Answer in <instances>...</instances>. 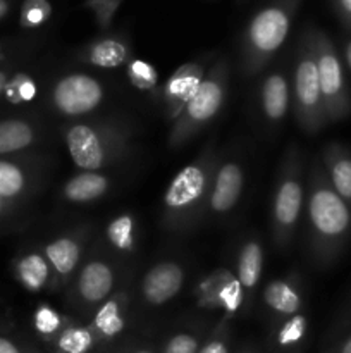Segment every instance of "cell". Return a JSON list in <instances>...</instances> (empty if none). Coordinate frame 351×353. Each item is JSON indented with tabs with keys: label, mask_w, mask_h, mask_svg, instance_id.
<instances>
[{
	"label": "cell",
	"mask_w": 351,
	"mask_h": 353,
	"mask_svg": "<svg viewBox=\"0 0 351 353\" xmlns=\"http://www.w3.org/2000/svg\"><path fill=\"white\" fill-rule=\"evenodd\" d=\"M306 252L313 265L327 269L339 261L351 240V209L330 186L320 159L306 171Z\"/></svg>",
	"instance_id": "6da1fadb"
},
{
	"label": "cell",
	"mask_w": 351,
	"mask_h": 353,
	"mask_svg": "<svg viewBox=\"0 0 351 353\" xmlns=\"http://www.w3.org/2000/svg\"><path fill=\"white\" fill-rule=\"evenodd\" d=\"M219 154L210 141L169 183L162 199V228L171 234L195 230L209 214V199Z\"/></svg>",
	"instance_id": "7a4b0ae2"
},
{
	"label": "cell",
	"mask_w": 351,
	"mask_h": 353,
	"mask_svg": "<svg viewBox=\"0 0 351 353\" xmlns=\"http://www.w3.org/2000/svg\"><path fill=\"white\" fill-rule=\"evenodd\" d=\"M303 0H265L248 19L240 37V71L255 78L265 71L288 34Z\"/></svg>",
	"instance_id": "3957f363"
},
{
	"label": "cell",
	"mask_w": 351,
	"mask_h": 353,
	"mask_svg": "<svg viewBox=\"0 0 351 353\" xmlns=\"http://www.w3.org/2000/svg\"><path fill=\"white\" fill-rule=\"evenodd\" d=\"M61 131L79 171L100 172L126 159L133 147V130L120 119L72 121Z\"/></svg>",
	"instance_id": "277c9868"
},
{
	"label": "cell",
	"mask_w": 351,
	"mask_h": 353,
	"mask_svg": "<svg viewBox=\"0 0 351 353\" xmlns=\"http://www.w3.org/2000/svg\"><path fill=\"white\" fill-rule=\"evenodd\" d=\"M306 200V171L298 145L291 143L282 157L270 203V230L277 250L286 252L298 231Z\"/></svg>",
	"instance_id": "5b68a950"
},
{
	"label": "cell",
	"mask_w": 351,
	"mask_h": 353,
	"mask_svg": "<svg viewBox=\"0 0 351 353\" xmlns=\"http://www.w3.org/2000/svg\"><path fill=\"white\" fill-rule=\"evenodd\" d=\"M229 78V61L226 57L217 59L206 71L198 92L193 95L184 110L172 123L171 131H169V147L172 150L184 147L203 128L209 126L219 116L227 99Z\"/></svg>",
	"instance_id": "8992f818"
},
{
	"label": "cell",
	"mask_w": 351,
	"mask_h": 353,
	"mask_svg": "<svg viewBox=\"0 0 351 353\" xmlns=\"http://www.w3.org/2000/svg\"><path fill=\"white\" fill-rule=\"evenodd\" d=\"M291 85L292 114L296 124L305 134H319L323 128L329 126V121L306 24L296 40Z\"/></svg>",
	"instance_id": "52a82bcc"
},
{
	"label": "cell",
	"mask_w": 351,
	"mask_h": 353,
	"mask_svg": "<svg viewBox=\"0 0 351 353\" xmlns=\"http://www.w3.org/2000/svg\"><path fill=\"white\" fill-rule=\"evenodd\" d=\"M319 71L326 114L329 124H337L351 116V85L339 47L327 31L317 24H306Z\"/></svg>",
	"instance_id": "ba28073f"
},
{
	"label": "cell",
	"mask_w": 351,
	"mask_h": 353,
	"mask_svg": "<svg viewBox=\"0 0 351 353\" xmlns=\"http://www.w3.org/2000/svg\"><path fill=\"white\" fill-rule=\"evenodd\" d=\"M105 97V86L98 78L86 72H69L54 83L48 100L61 116L81 119L98 110Z\"/></svg>",
	"instance_id": "9c48e42d"
},
{
	"label": "cell",
	"mask_w": 351,
	"mask_h": 353,
	"mask_svg": "<svg viewBox=\"0 0 351 353\" xmlns=\"http://www.w3.org/2000/svg\"><path fill=\"white\" fill-rule=\"evenodd\" d=\"M117 272L112 262L102 257H92L79 268L71 288V300L78 309L95 312L103 302L114 295Z\"/></svg>",
	"instance_id": "30bf717a"
},
{
	"label": "cell",
	"mask_w": 351,
	"mask_h": 353,
	"mask_svg": "<svg viewBox=\"0 0 351 353\" xmlns=\"http://www.w3.org/2000/svg\"><path fill=\"white\" fill-rule=\"evenodd\" d=\"M89 234H92L89 226H81L58 234L45 245L43 255L52 269V290L64 288L78 274L79 268L83 265Z\"/></svg>",
	"instance_id": "8fae6325"
},
{
	"label": "cell",
	"mask_w": 351,
	"mask_h": 353,
	"mask_svg": "<svg viewBox=\"0 0 351 353\" xmlns=\"http://www.w3.org/2000/svg\"><path fill=\"white\" fill-rule=\"evenodd\" d=\"M209 55L206 57L195 59V61L184 62L179 65L162 85L158 90L160 93L162 105H164L165 117L174 123L179 117V114L184 110L189 100L193 99L196 92H198L200 85L205 79L206 71H209Z\"/></svg>",
	"instance_id": "7c38bea8"
},
{
	"label": "cell",
	"mask_w": 351,
	"mask_h": 353,
	"mask_svg": "<svg viewBox=\"0 0 351 353\" xmlns=\"http://www.w3.org/2000/svg\"><path fill=\"white\" fill-rule=\"evenodd\" d=\"M244 190V165L240 159H220L209 199V214L215 219L227 217L240 203Z\"/></svg>",
	"instance_id": "4fadbf2b"
},
{
	"label": "cell",
	"mask_w": 351,
	"mask_h": 353,
	"mask_svg": "<svg viewBox=\"0 0 351 353\" xmlns=\"http://www.w3.org/2000/svg\"><path fill=\"white\" fill-rule=\"evenodd\" d=\"M186 283V269L181 262L164 259L151 265L143 274L140 285L141 300L148 307L167 305L182 292Z\"/></svg>",
	"instance_id": "5bb4252c"
},
{
	"label": "cell",
	"mask_w": 351,
	"mask_h": 353,
	"mask_svg": "<svg viewBox=\"0 0 351 353\" xmlns=\"http://www.w3.org/2000/svg\"><path fill=\"white\" fill-rule=\"evenodd\" d=\"M262 305L275 324L305 312V290L298 274L275 278L262 290Z\"/></svg>",
	"instance_id": "9a60e30c"
},
{
	"label": "cell",
	"mask_w": 351,
	"mask_h": 353,
	"mask_svg": "<svg viewBox=\"0 0 351 353\" xmlns=\"http://www.w3.org/2000/svg\"><path fill=\"white\" fill-rule=\"evenodd\" d=\"M258 102L265 124L272 130L281 126L291 103V81L284 69H274L262 79Z\"/></svg>",
	"instance_id": "2e32d148"
},
{
	"label": "cell",
	"mask_w": 351,
	"mask_h": 353,
	"mask_svg": "<svg viewBox=\"0 0 351 353\" xmlns=\"http://www.w3.org/2000/svg\"><path fill=\"white\" fill-rule=\"evenodd\" d=\"M78 59L93 68L117 69L127 65L133 59V48L124 34L102 33L78 52Z\"/></svg>",
	"instance_id": "e0dca14e"
},
{
	"label": "cell",
	"mask_w": 351,
	"mask_h": 353,
	"mask_svg": "<svg viewBox=\"0 0 351 353\" xmlns=\"http://www.w3.org/2000/svg\"><path fill=\"white\" fill-rule=\"evenodd\" d=\"M319 159L334 192L351 209V148L341 141H329L320 150Z\"/></svg>",
	"instance_id": "ac0fdd59"
},
{
	"label": "cell",
	"mask_w": 351,
	"mask_h": 353,
	"mask_svg": "<svg viewBox=\"0 0 351 353\" xmlns=\"http://www.w3.org/2000/svg\"><path fill=\"white\" fill-rule=\"evenodd\" d=\"M127 305H129L127 292L120 290L93 312L92 321L88 324L95 331L100 343H109L123 334V331L126 330Z\"/></svg>",
	"instance_id": "d6986e66"
},
{
	"label": "cell",
	"mask_w": 351,
	"mask_h": 353,
	"mask_svg": "<svg viewBox=\"0 0 351 353\" xmlns=\"http://www.w3.org/2000/svg\"><path fill=\"white\" fill-rule=\"evenodd\" d=\"M262 272H264V245L257 236H250L241 243L236 259V278L243 288L246 309L257 292Z\"/></svg>",
	"instance_id": "ffe728a7"
},
{
	"label": "cell",
	"mask_w": 351,
	"mask_h": 353,
	"mask_svg": "<svg viewBox=\"0 0 351 353\" xmlns=\"http://www.w3.org/2000/svg\"><path fill=\"white\" fill-rule=\"evenodd\" d=\"M112 181L107 174L98 171H79L64 183L61 199L74 205H85L105 196L110 192Z\"/></svg>",
	"instance_id": "44dd1931"
},
{
	"label": "cell",
	"mask_w": 351,
	"mask_h": 353,
	"mask_svg": "<svg viewBox=\"0 0 351 353\" xmlns=\"http://www.w3.org/2000/svg\"><path fill=\"white\" fill-rule=\"evenodd\" d=\"M234 272L227 268H217L203 276L195 288L196 305L202 310L222 309V296L227 285L234 279Z\"/></svg>",
	"instance_id": "7402d4cb"
},
{
	"label": "cell",
	"mask_w": 351,
	"mask_h": 353,
	"mask_svg": "<svg viewBox=\"0 0 351 353\" xmlns=\"http://www.w3.org/2000/svg\"><path fill=\"white\" fill-rule=\"evenodd\" d=\"M98 345V338L89 324H79L71 319L50 347L54 353H93Z\"/></svg>",
	"instance_id": "603a6c76"
},
{
	"label": "cell",
	"mask_w": 351,
	"mask_h": 353,
	"mask_svg": "<svg viewBox=\"0 0 351 353\" xmlns=\"http://www.w3.org/2000/svg\"><path fill=\"white\" fill-rule=\"evenodd\" d=\"M107 245L119 255H133L138 248V226L133 214H119L105 228Z\"/></svg>",
	"instance_id": "cb8c5ba5"
},
{
	"label": "cell",
	"mask_w": 351,
	"mask_h": 353,
	"mask_svg": "<svg viewBox=\"0 0 351 353\" xmlns=\"http://www.w3.org/2000/svg\"><path fill=\"white\" fill-rule=\"evenodd\" d=\"M17 278L21 285L30 292H40L43 288H50L52 285V269L45 255L28 254L17 262Z\"/></svg>",
	"instance_id": "d4e9b609"
},
{
	"label": "cell",
	"mask_w": 351,
	"mask_h": 353,
	"mask_svg": "<svg viewBox=\"0 0 351 353\" xmlns=\"http://www.w3.org/2000/svg\"><path fill=\"white\" fill-rule=\"evenodd\" d=\"M36 140V128L24 119L0 121V154H12L31 147Z\"/></svg>",
	"instance_id": "484cf974"
},
{
	"label": "cell",
	"mask_w": 351,
	"mask_h": 353,
	"mask_svg": "<svg viewBox=\"0 0 351 353\" xmlns=\"http://www.w3.org/2000/svg\"><path fill=\"white\" fill-rule=\"evenodd\" d=\"M306 334H308V316L305 312H299L277 323L272 334V341H274V347L282 352L296 350L299 345H303Z\"/></svg>",
	"instance_id": "4316f807"
},
{
	"label": "cell",
	"mask_w": 351,
	"mask_h": 353,
	"mask_svg": "<svg viewBox=\"0 0 351 353\" xmlns=\"http://www.w3.org/2000/svg\"><path fill=\"white\" fill-rule=\"evenodd\" d=\"M69 321H71L69 317L62 316L61 312H57L54 307L47 305V303L38 307L33 316L34 330L47 343H52L65 330Z\"/></svg>",
	"instance_id": "83f0119b"
},
{
	"label": "cell",
	"mask_w": 351,
	"mask_h": 353,
	"mask_svg": "<svg viewBox=\"0 0 351 353\" xmlns=\"http://www.w3.org/2000/svg\"><path fill=\"white\" fill-rule=\"evenodd\" d=\"M30 185L26 171L9 161H0V199H16Z\"/></svg>",
	"instance_id": "f1b7e54d"
},
{
	"label": "cell",
	"mask_w": 351,
	"mask_h": 353,
	"mask_svg": "<svg viewBox=\"0 0 351 353\" xmlns=\"http://www.w3.org/2000/svg\"><path fill=\"white\" fill-rule=\"evenodd\" d=\"M126 74L129 83L140 92H157L158 90V72L150 62L143 59L133 57L126 65Z\"/></svg>",
	"instance_id": "f546056e"
},
{
	"label": "cell",
	"mask_w": 351,
	"mask_h": 353,
	"mask_svg": "<svg viewBox=\"0 0 351 353\" xmlns=\"http://www.w3.org/2000/svg\"><path fill=\"white\" fill-rule=\"evenodd\" d=\"M203 343V331L198 327H188L172 333L165 340L162 353H198Z\"/></svg>",
	"instance_id": "4dcf8cb0"
},
{
	"label": "cell",
	"mask_w": 351,
	"mask_h": 353,
	"mask_svg": "<svg viewBox=\"0 0 351 353\" xmlns=\"http://www.w3.org/2000/svg\"><path fill=\"white\" fill-rule=\"evenodd\" d=\"M52 3L50 0H24L21 7V26L33 30L40 28L52 17Z\"/></svg>",
	"instance_id": "1f68e13d"
},
{
	"label": "cell",
	"mask_w": 351,
	"mask_h": 353,
	"mask_svg": "<svg viewBox=\"0 0 351 353\" xmlns=\"http://www.w3.org/2000/svg\"><path fill=\"white\" fill-rule=\"evenodd\" d=\"M124 0H85V7L92 12L95 24L102 33H109L117 10Z\"/></svg>",
	"instance_id": "d6a6232c"
},
{
	"label": "cell",
	"mask_w": 351,
	"mask_h": 353,
	"mask_svg": "<svg viewBox=\"0 0 351 353\" xmlns=\"http://www.w3.org/2000/svg\"><path fill=\"white\" fill-rule=\"evenodd\" d=\"M6 97L9 102L12 103H24L31 102V100L36 97V83L31 78L30 74H24V72H19V74L14 76L12 79H9L6 85Z\"/></svg>",
	"instance_id": "836d02e7"
},
{
	"label": "cell",
	"mask_w": 351,
	"mask_h": 353,
	"mask_svg": "<svg viewBox=\"0 0 351 353\" xmlns=\"http://www.w3.org/2000/svg\"><path fill=\"white\" fill-rule=\"evenodd\" d=\"M198 353H231V321L222 317L212 333L203 340Z\"/></svg>",
	"instance_id": "e575fe53"
},
{
	"label": "cell",
	"mask_w": 351,
	"mask_h": 353,
	"mask_svg": "<svg viewBox=\"0 0 351 353\" xmlns=\"http://www.w3.org/2000/svg\"><path fill=\"white\" fill-rule=\"evenodd\" d=\"M330 7L346 34H351V0H330Z\"/></svg>",
	"instance_id": "d590c367"
},
{
	"label": "cell",
	"mask_w": 351,
	"mask_h": 353,
	"mask_svg": "<svg viewBox=\"0 0 351 353\" xmlns=\"http://www.w3.org/2000/svg\"><path fill=\"white\" fill-rule=\"evenodd\" d=\"M351 330V296L348 300L346 307H344L343 314L339 316V321L336 324V338H339L341 334L348 333Z\"/></svg>",
	"instance_id": "8d00e7d4"
},
{
	"label": "cell",
	"mask_w": 351,
	"mask_h": 353,
	"mask_svg": "<svg viewBox=\"0 0 351 353\" xmlns=\"http://www.w3.org/2000/svg\"><path fill=\"white\" fill-rule=\"evenodd\" d=\"M327 353H351V330L336 338V341Z\"/></svg>",
	"instance_id": "74e56055"
},
{
	"label": "cell",
	"mask_w": 351,
	"mask_h": 353,
	"mask_svg": "<svg viewBox=\"0 0 351 353\" xmlns=\"http://www.w3.org/2000/svg\"><path fill=\"white\" fill-rule=\"evenodd\" d=\"M341 57H343L344 65H346L348 76H351V34H344V38L341 40Z\"/></svg>",
	"instance_id": "f35d334b"
},
{
	"label": "cell",
	"mask_w": 351,
	"mask_h": 353,
	"mask_svg": "<svg viewBox=\"0 0 351 353\" xmlns=\"http://www.w3.org/2000/svg\"><path fill=\"white\" fill-rule=\"evenodd\" d=\"M0 353H33V352H26L16 345L14 341L7 340V338H0Z\"/></svg>",
	"instance_id": "ab89813d"
},
{
	"label": "cell",
	"mask_w": 351,
	"mask_h": 353,
	"mask_svg": "<svg viewBox=\"0 0 351 353\" xmlns=\"http://www.w3.org/2000/svg\"><path fill=\"white\" fill-rule=\"evenodd\" d=\"M127 353H157V352L150 347H145V345H138V347L129 348V352Z\"/></svg>",
	"instance_id": "60d3db41"
},
{
	"label": "cell",
	"mask_w": 351,
	"mask_h": 353,
	"mask_svg": "<svg viewBox=\"0 0 351 353\" xmlns=\"http://www.w3.org/2000/svg\"><path fill=\"white\" fill-rule=\"evenodd\" d=\"M9 2L7 0H0V19H2L3 16H6L7 12H9Z\"/></svg>",
	"instance_id": "b9f144b4"
},
{
	"label": "cell",
	"mask_w": 351,
	"mask_h": 353,
	"mask_svg": "<svg viewBox=\"0 0 351 353\" xmlns=\"http://www.w3.org/2000/svg\"><path fill=\"white\" fill-rule=\"evenodd\" d=\"M7 81H9V79H7V74H6V72L0 71V93H2L3 90H6Z\"/></svg>",
	"instance_id": "7bdbcfd3"
},
{
	"label": "cell",
	"mask_w": 351,
	"mask_h": 353,
	"mask_svg": "<svg viewBox=\"0 0 351 353\" xmlns=\"http://www.w3.org/2000/svg\"><path fill=\"white\" fill-rule=\"evenodd\" d=\"M237 353H258L257 350H253V348H241Z\"/></svg>",
	"instance_id": "ee69618b"
},
{
	"label": "cell",
	"mask_w": 351,
	"mask_h": 353,
	"mask_svg": "<svg viewBox=\"0 0 351 353\" xmlns=\"http://www.w3.org/2000/svg\"><path fill=\"white\" fill-rule=\"evenodd\" d=\"M2 207H3V199H0V212H2Z\"/></svg>",
	"instance_id": "f6af8a7d"
},
{
	"label": "cell",
	"mask_w": 351,
	"mask_h": 353,
	"mask_svg": "<svg viewBox=\"0 0 351 353\" xmlns=\"http://www.w3.org/2000/svg\"><path fill=\"white\" fill-rule=\"evenodd\" d=\"M0 48H2V47H0Z\"/></svg>",
	"instance_id": "bcb514c9"
}]
</instances>
